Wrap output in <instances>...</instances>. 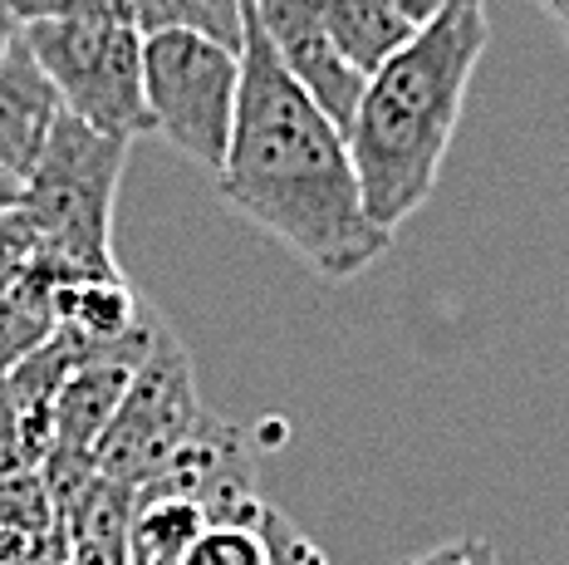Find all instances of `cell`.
<instances>
[{"label": "cell", "instance_id": "1", "mask_svg": "<svg viewBox=\"0 0 569 565\" xmlns=\"http://www.w3.org/2000/svg\"><path fill=\"white\" fill-rule=\"evenodd\" d=\"M217 192L325 280H353L393 246L363 211L349 138L290 79L241 0V93Z\"/></svg>", "mask_w": 569, "mask_h": 565}, {"label": "cell", "instance_id": "2", "mask_svg": "<svg viewBox=\"0 0 569 565\" xmlns=\"http://www.w3.org/2000/svg\"><path fill=\"white\" fill-rule=\"evenodd\" d=\"M486 44V0H452L363 85L359 113L349 123V158L359 172L363 211L388 237L412 211H422L442 178Z\"/></svg>", "mask_w": 569, "mask_h": 565}, {"label": "cell", "instance_id": "3", "mask_svg": "<svg viewBox=\"0 0 569 565\" xmlns=\"http://www.w3.org/2000/svg\"><path fill=\"white\" fill-rule=\"evenodd\" d=\"M128 138H109L99 128L59 113L40 162L26 172V197L40 231V270L59 286L69 280H109L113 266V197L128 168Z\"/></svg>", "mask_w": 569, "mask_h": 565}, {"label": "cell", "instance_id": "4", "mask_svg": "<svg viewBox=\"0 0 569 565\" xmlns=\"http://www.w3.org/2000/svg\"><path fill=\"white\" fill-rule=\"evenodd\" d=\"M207 408L197 398L192 359L177 345L168 325H158L148 359L138 364L133 384H128L123 404H118L113 423L103 428V438L93 443V467L113 487H152L177 457L207 433Z\"/></svg>", "mask_w": 569, "mask_h": 565}, {"label": "cell", "instance_id": "5", "mask_svg": "<svg viewBox=\"0 0 569 565\" xmlns=\"http://www.w3.org/2000/svg\"><path fill=\"white\" fill-rule=\"evenodd\" d=\"M241 93V50L192 30L142 34V99L152 133L201 168L221 172Z\"/></svg>", "mask_w": 569, "mask_h": 565}, {"label": "cell", "instance_id": "6", "mask_svg": "<svg viewBox=\"0 0 569 565\" xmlns=\"http://www.w3.org/2000/svg\"><path fill=\"white\" fill-rule=\"evenodd\" d=\"M20 40L54 85L69 119L128 143L152 133L138 26H20Z\"/></svg>", "mask_w": 569, "mask_h": 565}, {"label": "cell", "instance_id": "7", "mask_svg": "<svg viewBox=\"0 0 569 565\" xmlns=\"http://www.w3.org/2000/svg\"><path fill=\"white\" fill-rule=\"evenodd\" d=\"M251 10H256V26L266 34V44L276 50V60L290 69V79L310 93L319 109L343 128V138H349V123H353V113H359V99H363L369 79L343 60L339 44L329 40L319 0H251Z\"/></svg>", "mask_w": 569, "mask_h": 565}, {"label": "cell", "instance_id": "8", "mask_svg": "<svg viewBox=\"0 0 569 565\" xmlns=\"http://www.w3.org/2000/svg\"><path fill=\"white\" fill-rule=\"evenodd\" d=\"M59 113H64V103H59L54 85L16 34V44L0 54V172H16L26 182V172L50 143Z\"/></svg>", "mask_w": 569, "mask_h": 565}, {"label": "cell", "instance_id": "9", "mask_svg": "<svg viewBox=\"0 0 569 565\" xmlns=\"http://www.w3.org/2000/svg\"><path fill=\"white\" fill-rule=\"evenodd\" d=\"M148 305L123 276L109 280H69L54 290V335L79 349H103L128 339L142 325Z\"/></svg>", "mask_w": 569, "mask_h": 565}, {"label": "cell", "instance_id": "10", "mask_svg": "<svg viewBox=\"0 0 569 565\" xmlns=\"http://www.w3.org/2000/svg\"><path fill=\"white\" fill-rule=\"evenodd\" d=\"M319 16H325V30L339 44V54L363 79L378 75L418 34L402 20L398 0H319Z\"/></svg>", "mask_w": 569, "mask_h": 565}, {"label": "cell", "instance_id": "11", "mask_svg": "<svg viewBox=\"0 0 569 565\" xmlns=\"http://www.w3.org/2000/svg\"><path fill=\"white\" fill-rule=\"evenodd\" d=\"M207 516L182 497H142L128 516V565H182Z\"/></svg>", "mask_w": 569, "mask_h": 565}, {"label": "cell", "instance_id": "12", "mask_svg": "<svg viewBox=\"0 0 569 565\" xmlns=\"http://www.w3.org/2000/svg\"><path fill=\"white\" fill-rule=\"evenodd\" d=\"M54 339V280L30 270L26 280L0 290V374L40 355Z\"/></svg>", "mask_w": 569, "mask_h": 565}, {"label": "cell", "instance_id": "13", "mask_svg": "<svg viewBox=\"0 0 569 565\" xmlns=\"http://www.w3.org/2000/svg\"><path fill=\"white\" fill-rule=\"evenodd\" d=\"M128 6L142 34L192 30L227 50H241V0H128Z\"/></svg>", "mask_w": 569, "mask_h": 565}, {"label": "cell", "instance_id": "14", "mask_svg": "<svg viewBox=\"0 0 569 565\" xmlns=\"http://www.w3.org/2000/svg\"><path fill=\"white\" fill-rule=\"evenodd\" d=\"M16 26H133L128 0H10Z\"/></svg>", "mask_w": 569, "mask_h": 565}, {"label": "cell", "instance_id": "15", "mask_svg": "<svg viewBox=\"0 0 569 565\" xmlns=\"http://www.w3.org/2000/svg\"><path fill=\"white\" fill-rule=\"evenodd\" d=\"M182 565H270V556L260 526H207L182 556Z\"/></svg>", "mask_w": 569, "mask_h": 565}, {"label": "cell", "instance_id": "16", "mask_svg": "<svg viewBox=\"0 0 569 565\" xmlns=\"http://www.w3.org/2000/svg\"><path fill=\"white\" fill-rule=\"evenodd\" d=\"M40 270V231L26 207L0 211V290Z\"/></svg>", "mask_w": 569, "mask_h": 565}, {"label": "cell", "instance_id": "17", "mask_svg": "<svg viewBox=\"0 0 569 565\" xmlns=\"http://www.w3.org/2000/svg\"><path fill=\"white\" fill-rule=\"evenodd\" d=\"M398 565H501V556H496V546L486 536H457V541H447V546H432V551H422V556H408Z\"/></svg>", "mask_w": 569, "mask_h": 565}, {"label": "cell", "instance_id": "18", "mask_svg": "<svg viewBox=\"0 0 569 565\" xmlns=\"http://www.w3.org/2000/svg\"><path fill=\"white\" fill-rule=\"evenodd\" d=\"M452 6V0H398V10H402V20H408L412 30H427L432 26L437 16H442V10Z\"/></svg>", "mask_w": 569, "mask_h": 565}, {"label": "cell", "instance_id": "19", "mask_svg": "<svg viewBox=\"0 0 569 565\" xmlns=\"http://www.w3.org/2000/svg\"><path fill=\"white\" fill-rule=\"evenodd\" d=\"M20 197H26V182H20L16 172H0V211L20 207Z\"/></svg>", "mask_w": 569, "mask_h": 565}, {"label": "cell", "instance_id": "20", "mask_svg": "<svg viewBox=\"0 0 569 565\" xmlns=\"http://www.w3.org/2000/svg\"><path fill=\"white\" fill-rule=\"evenodd\" d=\"M16 34H20V26H16V16H10V0H0V54L16 44Z\"/></svg>", "mask_w": 569, "mask_h": 565}, {"label": "cell", "instance_id": "21", "mask_svg": "<svg viewBox=\"0 0 569 565\" xmlns=\"http://www.w3.org/2000/svg\"><path fill=\"white\" fill-rule=\"evenodd\" d=\"M540 10H550V20L560 26V20H569V0H536Z\"/></svg>", "mask_w": 569, "mask_h": 565}, {"label": "cell", "instance_id": "22", "mask_svg": "<svg viewBox=\"0 0 569 565\" xmlns=\"http://www.w3.org/2000/svg\"><path fill=\"white\" fill-rule=\"evenodd\" d=\"M560 30H565V40H569V20H560Z\"/></svg>", "mask_w": 569, "mask_h": 565}]
</instances>
